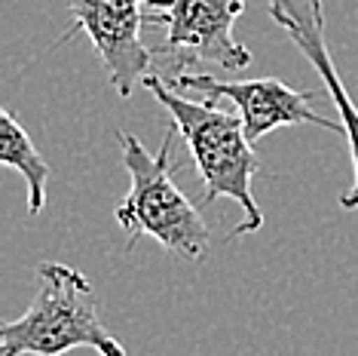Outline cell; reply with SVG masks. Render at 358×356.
<instances>
[{
	"label": "cell",
	"instance_id": "7a4b0ae2",
	"mask_svg": "<svg viewBox=\"0 0 358 356\" xmlns=\"http://www.w3.org/2000/svg\"><path fill=\"white\" fill-rule=\"evenodd\" d=\"M175 132L169 129L157 153H150L132 132H117L123 166L129 172V193L117 203L113 218L129 233L126 249H135L138 237L148 233L169 255L202 261L211 246V231L202 212L184 197L172 178Z\"/></svg>",
	"mask_w": 358,
	"mask_h": 356
},
{
	"label": "cell",
	"instance_id": "277c9868",
	"mask_svg": "<svg viewBox=\"0 0 358 356\" xmlns=\"http://www.w3.org/2000/svg\"><path fill=\"white\" fill-rule=\"evenodd\" d=\"M242 10L245 0H166V6L148 13V25L166 31L162 43L153 46V59L175 71H187V64L196 62L221 64L224 71L248 68L251 50L233 37Z\"/></svg>",
	"mask_w": 358,
	"mask_h": 356
},
{
	"label": "cell",
	"instance_id": "5b68a950",
	"mask_svg": "<svg viewBox=\"0 0 358 356\" xmlns=\"http://www.w3.org/2000/svg\"><path fill=\"white\" fill-rule=\"evenodd\" d=\"M162 80L178 93L196 95L199 102H230L236 114L242 117V126H245L251 144L264 139L266 132H273V129L297 123H313L328 129V132H343V123H334V120L313 111V89H294L279 77L221 80L215 74H199V71H175V74H162Z\"/></svg>",
	"mask_w": 358,
	"mask_h": 356
},
{
	"label": "cell",
	"instance_id": "6da1fadb",
	"mask_svg": "<svg viewBox=\"0 0 358 356\" xmlns=\"http://www.w3.org/2000/svg\"><path fill=\"white\" fill-rule=\"evenodd\" d=\"M144 86L169 111L178 135L187 142L190 157L196 160L202 184H206L202 203H215L217 197H227L242 209V221L233 228V237L264 228V212L251 193V178L260 172V160L255 153V144L245 135L242 117L221 111L217 104L187 99L184 93L169 86L162 74H148Z\"/></svg>",
	"mask_w": 358,
	"mask_h": 356
},
{
	"label": "cell",
	"instance_id": "ba28073f",
	"mask_svg": "<svg viewBox=\"0 0 358 356\" xmlns=\"http://www.w3.org/2000/svg\"><path fill=\"white\" fill-rule=\"evenodd\" d=\"M0 163L19 169L28 184V212L40 215L46 206V184H50V163L40 157L31 135L15 123L10 111H0Z\"/></svg>",
	"mask_w": 358,
	"mask_h": 356
},
{
	"label": "cell",
	"instance_id": "8992f818",
	"mask_svg": "<svg viewBox=\"0 0 358 356\" xmlns=\"http://www.w3.org/2000/svg\"><path fill=\"white\" fill-rule=\"evenodd\" d=\"M74 28L92 40L95 53L108 71L120 99H129L144 77L153 74V50L141 40V28L148 25V13L159 10L166 0H68Z\"/></svg>",
	"mask_w": 358,
	"mask_h": 356
},
{
	"label": "cell",
	"instance_id": "52a82bcc",
	"mask_svg": "<svg viewBox=\"0 0 358 356\" xmlns=\"http://www.w3.org/2000/svg\"><path fill=\"white\" fill-rule=\"evenodd\" d=\"M270 15L275 25L288 34L291 43L309 59L315 74L322 77L324 93L331 95L334 108L343 117V132L349 139V151H352L355 178H352V188L346 193H340V206L346 212H352V209H358V108H355L352 95H349V89L343 86V80H340L337 68H334L328 37H324L322 0H270Z\"/></svg>",
	"mask_w": 358,
	"mask_h": 356
},
{
	"label": "cell",
	"instance_id": "3957f363",
	"mask_svg": "<svg viewBox=\"0 0 358 356\" xmlns=\"http://www.w3.org/2000/svg\"><path fill=\"white\" fill-rule=\"evenodd\" d=\"M40 289L19 320L0 326V356H62L89 347L99 356H126V347L101 326L99 298L77 267L43 261Z\"/></svg>",
	"mask_w": 358,
	"mask_h": 356
}]
</instances>
